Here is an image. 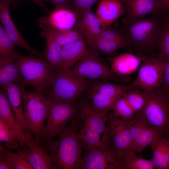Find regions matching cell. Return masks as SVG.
<instances>
[{
    "instance_id": "obj_1",
    "label": "cell",
    "mask_w": 169,
    "mask_h": 169,
    "mask_svg": "<svg viewBox=\"0 0 169 169\" xmlns=\"http://www.w3.org/2000/svg\"><path fill=\"white\" fill-rule=\"evenodd\" d=\"M79 123L78 113L59 134L58 140L50 138L42 141V147L52 156L56 169H78L83 157L78 136Z\"/></svg>"
},
{
    "instance_id": "obj_2",
    "label": "cell",
    "mask_w": 169,
    "mask_h": 169,
    "mask_svg": "<svg viewBox=\"0 0 169 169\" xmlns=\"http://www.w3.org/2000/svg\"><path fill=\"white\" fill-rule=\"evenodd\" d=\"M107 114L94 108L88 101L79 107L78 136L85 150L112 145L106 125Z\"/></svg>"
},
{
    "instance_id": "obj_3",
    "label": "cell",
    "mask_w": 169,
    "mask_h": 169,
    "mask_svg": "<svg viewBox=\"0 0 169 169\" xmlns=\"http://www.w3.org/2000/svg\"><path fill=\"white\" fill-rule=\"evenodd\" d=\"M159 13L126 21L123 32L130 45L142 52L150 51L159 46L165 25L162 23Z\"/></svg>"
},
{
    "instance_id": "obj_4",
    "label": "cell",
    "mask_w": 169,
    "mask_h": 169,
    "mask_svg": "<svg viewBox=\"0 0 169 169\" xmlns=\"http://www.w3.org/2000/svg\"><path fill=\"white\" fill-rule=\"evenodd\" d=\"M21 86L24 117L29 132L33 133L40 143L44 124L49 108L50 98L46 91H29Z\"/></svg>"
},
{
    "instance_id": "obj_5",
    "label": "cell",
    "mask_w": 169,
    "mask_h": 169,
    "mask_svg": "<svg viewBox=\"0 0 169 169\" xmlns=\"http://www.w3.org/2000/svg\"><path fill=\"white\" fill-rule=\"evenodd\" d=\"M137 114L164 137H167L169 135V91L161 85L147 92L145 105Z\"/></svg>"
},
{
    "instance_id": "obj_6",
    "label": "cell",
    "mask_w": 169,
    "mask_h": 169,
    "mask_svg": "<svg viewBox=\"0 0 169 169\" xmlns=\"http://www.w3.org/2000/svg\"><path fill=\"white\" fill-rule=\"evenodd\" d=\"M67 70L75 76L85 80L101 79L122 81L127 80L115 74L98 50L90 45L82 57Z\"/></svg>"
},
{
    "instance_id": "obj_7",
    "label": "cell",
    "mask_w": 169,
    "mask_h": 169,
    "mask_svg": "<svg viewBox=\"0 0 169 169\" xmlns=\"http://www.w3.org/2000/svg\"><path fill=\"white\" fill-rule=\"evenodd\" d=\"M88 86L86 80L75 76L68 70L60 69L53 73L46 93L56 101L75 102Z\"/></svg>"
},
{
    "instance_id": "obj_8",
    "label": "cell",
    "mask_w": 169,
    "mask_h": 169,
    "mask_svg": "<svg viewBox=\"0 0 169 169\" xmlns=\"http://www.w3.org/2000/svg\"><path fill=\"white\" fill-rule=\"evenodd\" d=\"M16 59L24 84L35 90L46 91L54 69L44 59L18 54Z\"/></svg>"
},
{
    "instance_id": "obj_9",
    "label": "cell",
    "mask_w": 169,
    "mask_h": 169,
    "mask_svg": "<svg viewBox=\"0 0 169 169\" xmlns=\"http://www.w3.org/2000/svg\"><path fill=\"white\" fill-rule=\"evenodd\" d=\"M79 107L75 102H60L50 98L41 142L59 135L67 126L68 123L78 114Z\"/></svg>"
},
{
    "instance_id": "obj_10",
    "label": "cell",
    "mask_w": 169,
    "mask_h": 169,
    "mask_svg": "<svg viewBox=\"0 0 169 169\" xmlns=\"http://www.w3.org/2000/svg\"><path fill=\"white\" fill-rule=\"evenodd\" d=\"M124 151L112 145L86 150L78 169H123Z\"/></svg>"
},
{
    "instance_id": "obj_11",
    "label": "cell",
    "mask_w": 169,
    "mask_h": 169,
    "mask_svg": "<svg viewBox=\"0 0 169 169\" xmlns=\"http://www.w3.org/2000/svg\"><path fill=\"white\" fill-rule=\"evenodd\" d=\"M164 72L163 61L158 58H147L143 61L136 78L129 85L131 88L139 87L151 92L162 85Z\"/></svg>"
},
{
    "instance_id": "obj_12",
    "label": "cell",
    "mask_w": 169,
    "mask_h": 169,
    "mask_svg": "<svg viewBox=\"0 0 169 169\" xmlns=\"http://www.w3.org/2000/svg\"><path fill=\"white\" fill-rule=\"evenodd\" d=\"M129 122L131 135L130 150L136 154L141 153L147 146L164 137L137 114Z\"/></svg>"
},
{
    "instance_id": "obj_13",
    "label": "cell",
    "mask_w": 169,
    "mask_h": 169,
    "mask_svg": "<svg viewBox=\"0 0 169 169\" xmlns=\"http://www.w3.org/2000/svg\"><path fill=\"white\" fill-rule=\"evenodd\" d=\"M106 120L108 132L112 146L122 151L130 149L131 135L128 121L108 112Z\"/></svg>"
},
{
    "instance_id": "obj_14",
    "label": "cell",
    "mask_w": 169,
    "mask_h": 169,
    "mask_svg": "<svg viewBox=\"0 0 169 169\" xmlns=\"http://www.w3.org/2000/svg\"><path fill=\"white\" fill-rule=\"evenodd\" d=\"M24 143L28 149H22L33 169H56L52 156L31 133H26Z\"/></svg>"
},
{
    "instance_id": "obj_15",
    "label": "cell",
    "mask_w": 169,
    "mask_h": 169,
    "mask_svg": "<svg viewBox=\"0 0 169 169\" xmlns=\"http://www.w3.org/2000/svg\"><path fill=\"white\" fill-rule=\"evenodd\" d=\"M11 3L0 0V20L5 30L16 46L23 47L31 55L45 59L44 54L39 52L32 48L20 33L11 16L9 7Z\"/></svg>"
},
{
    "instance_id": "obj_16",
    "label": "cell",
    "mask_w": 169,
    "mask_h": 169,
    "mask_svg": "<svg viewBox=\"0 0 169 169\" xmlns=\"http://www.w3.org/2000/svg\"><path fill=\"white\" fill-rule=\"evenodd\" d=\"M76 16V21L74 28L75 30L86 39L99 38L105 28L91 8L83 11Z\"/></svg>"
},
{
    "instance_id": "obj_17",
    "label": "cell",
    "mask_w": 169,
    "mask_h": 169,
    "mask_svg": "<svg viewBox=\"0 0 169 169\" xmlns=\"http://www.w3.org/2000/svg\"><path fill=\"white\" fill-rule=\"evenodd\" d=\"M126 13L127 21L162 12L159 0H121Z\"/></svg>"
},
{
    "instance_id": "obj_18",
    "label": "cell",
    "mask_w": 169,
    "mask_h": 169,
    "mask_svg": "<svg viewBox=\"0 0 169 169\" xmlns=\"http://www.w3.org/2000/svg\"><path fill=\"white\" fill-rule=\"evenodd\" d=\"M125 12L121 0H101L98 4L96 15L105 28L110 27Z\"/></svg>"
},
{
    "instance_id": "obj_19",
    "label": "cell",
    "mask_w": 169,
    "mask_h": 169,
    "mask_svg": "<svg viewBox=\"0 0 169 169\" xmlns=\"http://www.w3.org/2000/svg\"><path fill=\"white\" fill-rule=\"evenodd\" d=\"M74 12L66 9H55L38 20L39 24L48 26L61 30L72 28L76 21Z\"/></svg>"
},
{
    "instance_id": "obj_20",
    "label": "cell",
    "mask_w": 169,
    "mask_h": 169,
    "mask_svg": "<svg viewBox=\"0 0 169 169\" xmlns=\"http://www.w3.org/2000/svg\"><path fill=\"white\" fill-rule=\"evenodd\" d=\"M148 57H138L127 53L121 54L110 59L111 61V70L117 76L129 75L137 69L142 62Z\"/></svg>"
},
{
    "instance_id": "obj_21",
    "label": "cell",
    "mask_w": 169,
    "mask_h": 169,
    "mask_svg": "<svg viewBox=\"0 0 169 169\" xmlns=\"http://www.w3.org/2000/svg\"><path fill=\"white\" fill-rule=\"evenodd\" d=\"M0 119L2 120L17 135L19 141V146L25 145L26 133L21 129L10 105L7 94L2 88L0 90Z\"/></svg>"
},
{
    "instance_id": "obj_22",
    "label": "cell",
    "mask_w": 169,
    "mask_h": 169,
    "mask_svg": "<svg viewBox=\"0 0 169 169\" xmlns=\"http://www.w3.org/2000/svg\"><path fill=\"white\" fill-rule=\"evenodd\" d=\"M39 26L42 30L41 36L44 37L46 40V47L44 53L46 60L54 71L59 70L62 65V47L57 43L46 26L41 24H39Z\"/></svg>"
},
{
    "instance_id": "obj_23",
    "label": "cell",
    "mask_w": 169,
    "mask_h": 169,
    "mask_svg": "<svg viewBox=\"0 0 169 169\" xmlns=\"http://www.w3.org/2000/svg\"><path fill=\"white\" fill-rule=\"evenodd\" d=\"M8 100L14 114L24 133L29 132L25 120L21 86L12 83L5 87Z\"/></svg>"
},
{
    "instance_id": "obj_24",
    "label": "cell",
    "mask_w": 169,
    "mask_h": 169,
    "mask_svg": "<svg viewBox=\"0 0 169 169\" xmlns=\"http://www.w3.org/2000/svg\"><path fill=\"white\" fill-rule=\"evenodd\" d=\"M12 83L25 86L21 76L16 58H0V85L4 89Z\"/></svg>"
},
{
    "instance_id": "obj_25",
    "label": "cell",
    "mask_w": 169,
    "mask_h": 169,
    "mask_svg": "<svg viewBox=\"0 0 169 169\" xmlns=\"http://www.w3.org/2000/svg\"><path fill=\"white\" fill-rule=\"evenodd\" d=\"M87 43L83 39L62 47L61 69H69L78 62L86 52Z\"/></svg>"
},
{
    "instance_id": "obj_26",
    "label": "cell",
    "mask_w": 169,
    "mask_h": 169,
    "mask_svg": "<svg viewBox=\"0 0 169 169\" xmlns=\"http://www.w3.org/2000/svg\"><path fill=\"white\" fill-rule=\"evenodd\" d=\"M150 146L153 155L151 159L155 169H169V139L161 137Z\"/></svg>"
},
{
    "instance_id": "obj_27",
    "label": "cell",
    "mask_w": 169,
    "mask_h": 169,
    "mask_svg": "<svg viewBox=\"0 0 169 169\" xmlns=\"http://www.w3.org/2000/svg\"><path fill=\"white\" fill-rule=\"evenodd\" d=\"M131 88L129 85L115 84L107 82L95 84L92 90L97 91L114 102Z\"/></svg>"
},
{
    "instance_id": "obj_28",
    "label": "cell",
    "mask_w": 169,
    "mask_h": 169,
    "mask_svg": "<svg viewBox=\"0 0 169 169\" xmlns=\"http://www.w3.org/2000/svg\"><path fill=\"white\" fill-rule=\"evenodd\" d=\"M86 42L98 51L107 54L112 53L118 49L128 48L130 46L128 41L106 40L99 38L86 39Z\"/></svg>"
},
{
    "instance_id": "obj_29",
    "label": "cell",
    "mask_w": 169,
    "mask_h": 169,
    "mask_svg": "<svg viewBox=\"0 0 169 169\" xmlns=\"http://www.w3.org/2000/svg\"><path fill=\"white\" fill-rule=\"evenodd\" d=\"M45 26L48 28L56 41L62 47L84 39L83 36L74 28L61 30Z\"/></svg>"
},
{
    "instance_id": "obj_30",
    "label": "cell",
    "mask_w": 169,
    "mask_h": 169,
    "mask_svg": "<svg viewBox=\"0 0 169 169\" xmlns=\"http://www.w3.org/2000/svg\"><path fill=\"white\" fill-rule=\"evenodd\" d=\"M130 149L124 151L123 169H155L151 159L137 156Z\"/></svg>"
},
{
    "instance_id": "obj_31",
    "label": "cell",
    "mask_w": 169,
    "mask_h": 169,
    "mask_svg": "<svg viewBox=\"0 0 169 169\" xmlns=\"http://www.w3.org/2000/svg\"><path fill=\"white\" fill-rule=\"evenodd\" d=\"M124 95L128 103L136 114L142 110L146 101L147 92L131 88Z\"/></svg>"
},
{
    "instance_id": "obj_32",
    "label": "cell",
    "mask_w": 169,
    "mask_h": 169,
    "mask_svg": "<svg viewBox=\"0 0 169 169\" xmlns=\"http://www.w3.org/2000/svg\"><path fill=\"white\" fill-rule=\"evenodd\" d=\"M0 151L4 153L13 169H33L22 149H18L16 153H12L6 150L0 144Z\"/></svg>"
},
{
    "instance_id": "obj_33",
    "label": "cell",
    "mask_w": 169,
    "mask_h": 169,
    "mask_svg": "<svg viewBox=\"0 0 169 169\" xmlns=\"http://www.w3.org/2000/svg\"><path fill=\"white\" fill-rule=\"evenodd\" d=\"M124 94L115 101L110 111L115 116L129 122L137 114L127 102Z\"/></svg>"
},
{
    "instance_id": "obj_34",
    "label": "cell",
    "mask_w": 169,
    "mask_h": 169,
    "mask_svg": "<svg viewBox=\"0 0 169 169\" xmlns=\"http://www.w3.org/2000/svg\"><path fill=\"white\" fill-rule=\"evenodd\" d=\"M15 45L0 24V58H16Z\"/></svg>"
},
{
    "instance_id": "obj_35",
    "label": "cell",
    "mask_w": 169,
    "mask_h": 169,
    "mask_svg": "<svg viewBox=\"0 0 169 169\" xmlns=\"http://www.w3.org/2000/svg\"><path fill=\"white\" fill-rule=\"evenodd\" d=\"M0 141H3L8 150L18 148L19 141L16 134L2 120L0 119Z\"/></svg>"
},
{
    "instance_id": "obj_36",
    "label": "cell",
    "mask_w": 169,
    "mask_h": 169,
    "mask_svg": "<svg viewBox=\"0 0 169 169\" xmlns=\"http://www.w3.org/2000/svg\"><path fill=\"white\" fill-rule=\"evenodd\" d=\"M90 98L92 107L98 110L107 113L110 111L114 101L101 94L91 89Z\"/></svg>"
},
{
    "instance_id": "obj_37",
    "label": "cell",
    "mask_w": 169,
    "mask_h": 169,
    "mask_svg": "<svg viewBox=\"0 0 169 169\" xmlns=\"http://www.w3.org/2000/svg\"><path fill=\"white\" fill-rule=\"evenodd\" d=\"M160 52L158 58L164 61L169 58V26L164 25L159 41Z\"/></svg>"
},
{
    "instance_id": "obj_38",
    "label": "cell",
    "mask_w": 169,
    "mask_h": 169,
    "mask_svg": "<svg viewBox=\"0 0 169 169\" xmlns=\"http://www.w3.org/2000/svg\"><path fill=\"white\" fill-rule=\"evenodd\" d=\"M98 38L106 40L128 41L123 33L110 27L105 28Z\"/></svg>"
},
{
    "instance_id": "obj_39",
    "label": "cell",
    "mask_w": 169,
    "mask_h": 169,
    "mask_svg": "<svg viewBox=\"0 0 169 169\" xmlns=\"http://www.w3.org/2000/svg\"><path fill=\"white\" fill-rule=\"evenodd\" d=\"M99 0H71L74 12L76 15L91 8L92 6Z\"/></svg>"
},
{
    "instance_id": "obj_40",
    "label": "cell",
    "mask_w": 169,
    "mask_h": 169,
    "mask_svg": "<svg viewBox=\"0 0 169 169\" xmlns=\"http://www.w3.org/2000/svg\"><path fill=\"white\" fill-rule=\"evenodd\" d=\"M43 2L46 1L51 3L54 6L55 9H74L70 0H40Z\"/></svg>"
},
{
    "instance_id": "obj_41",
    "label": "cell",
    "mask_w": 169,
    "mask_h": 169,
    "mask_svg": "<svg viewBox=\"0 0 169 169\" xmlns=\"http://www.w3.org/2000/svg\"><path fill=\"white\" fill-rule=\"evenodd\" d=\"M164 72L162 85L169 91V58L163 61Z\"/></svg>"
},
{
    "instance_id": "obj_42",
    "label": "cell",
    "mask_w": 169,
    "mask_h": 169,
    "mask_svg": "<svg viewBox=\"0 0 169 169\" xmlns=\"http://www.w3.org/2000/svg\"><path fill=\"white\" fill-rule=\"evenodd\" d=\"M0 169H13V167L6 159L4 154L0 151Z\"/></svg>"
},
{
    "instance_id": "obj_43",
    "label": "cell",
    "mask_w": 169,
    "mask_h": 169,
    "mask_svg": "<svg viewBox=\"0 0 169 169\" xmlns=\"http://www.w3.org/2000/svg\"><path fill=\"white\" fill-rule=\"evenodd\" d=\"M10 2L11 3L13 1L15 0H3ZM37 4L39 5L42 9H43L47 13L49 14L50 11L46 7L45 5L40 0H31Z\"/></svg>"
},
{
    "instance_id": "obj_44",
    "label": "cell",
    "mask_w": 169,
    "mask_h": 169,
    "mask_svg": "<svg viewBox=\"0 0 169 169\" xmlns=\"http://www.w3.org/2000/svg\"><path fill=\"white\" fill-rule=\"evenodd\" d=\"M162 12L169 9V0H159Z\"/></svg>"
},
{
    "instance_id": "obj_45",
    "label": "cell",
    "mask_w": 169,
    "mask_h": 169,
    "mask_svg": "<svg viewBox=\"0 0 169 169\" xmlns=\"http://www.w3.org/2000/svg\"><path fill=\"white\" fill-rule=\"evenodd\" d=\"M166 24L169 26V12L166 18Z\"/></svg>"
},
{
    "instance_id": "obj_46",
    "label": "cell",
    "mask_w": 169,
    "mask_h": 169,
    "mask_svg": "<svg viewBox=\"0 0 169 169\" xmlns=\"http://www.w3.org/2000/svg\"><path fill=\"white\" fill-rule=\"evenodd\" d=\"M70 0V1H71V0Z\"/></svg>"
},
{
    "instance_id": "obj_47",
    "label": "cell",
    "mask_w": 169,
    "mask_h": 169,
    "mask_svg": "<svg viewBox=\"0 0 169 169\" xmlns=\"http://www.w3.org/2000/svg\"></svg>"
}]
</instances>
